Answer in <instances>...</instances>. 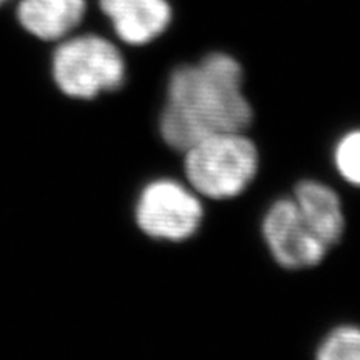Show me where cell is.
<instances>
[{
    "mask_svg": "<svg viewBox=\"0 0 360 360\" xmlns=\"http://www.w3.org/2000/svg\"><path fill=\"white\" fill-rule=\"evenodd\" d=\"M244 72L232 56L212 52L170 74L160 114V135L175 150H187L207 135L244 132L252 107L242 90Z\"/></svg>",
    "mask_w": 360,
    "mask_h": 360,
    "instance_id": "1",
    "label": "cell"
},
{
    "mask_svg": "<svg viewBox=\"0 0 360 360\" xmlns=\"http://www.w3.org/2000/svg\"><path fill=\"white\" fill-rule=\"evenodd\" d=\"M184 154L188 186L207 199L238 197L254 182L259 170L257 147L240 130L207 135Z\"/></svg>",
    "mask_w": 360,
    "mask_h": 360,
    "instance_id": "2",
    "label": "cell"
},
{
    "mask_svg": "<svg viewBox=\"0 0 360 360\" xmlns=\"http://www.w3.org/2000/svg\"><path fill=\"white\" fill-rule=\"evenodd\" d=\"M51 70L58 90L79 101L119 90L127 77V64L120 49L96 32H74L57 42Z\"/></svg>",
    "mask_w": 360,
    "mask_h": 360,
    "instance_id": "3",
    "label": "cell"
},
{
    "mask_svg": "<svg viewBox=\"0 0 360 360\" xmlns=\"http://www.w3.org/2000/svg\"><path fill=\"white\" fill-rule=\"evenodd\" d=\"M204 219L199 193L174 179L148 182L135 204V222L146 236L167 242L193 237Z\"/></svg>",
    "mask_w": 360,
    "mask_h": 360,
    "instance_id": "4",
    "label": "cell"
},
{
    "mask_svg": "<svg viewBox=\"0 0 360 360\" xmlns=\"http://www.w3.org/2000/svg\"><path fill=\"white\" fill-rule=\"evenodd\" d=\"M262 236L274 260L290 270L315 267L328 250L305 222L292 197H282L269 207L262 220Z\"/></svg>",
    "mask_w": 360,
    "mask_h": 360,
    "instance_id": "5",
    "label": "cell"
},
{
    "mask_svg": "<svg viewBox=\"0 0 360 360\" xmlns=\"http://www.w3.org/2000/svg\"><path fill=\"white\" fill-rule=\"evenodd\" d=\"M120 42L142 47L159 39L172 22L169 0H96Z\"/></svg>",
    "mask_w": 360,
    "mask_h": 360,
    "instance_id": "6",
    "label": "cell"
},
{
    "mask_svg": "<svg viewBox=\"0 0 360 360\" xmlns=\"http://www.w3.org/2000/svg\"><path fill=\"white\" fill-rule=\"evenodd\" d=\"M90 0H13L12 15L22 32L45 44H57L82 25Z\"/></svg>",
    "mask_w": 360,
    "mask_h": 360,
    "instance_id": "7",
    "label": "cell"
},
{
    "mask_svg": "<svg viewBox=\"0 0 360 360\" xmlns=\"http://www.w3.org/2000/svg\"><path fill=\"white\" fill-rule=\"evenodd\" d=\"M292 199L323 244L332 247L340 240L345 231V217L340 197L334 188L319 180H302L295 186Z\"/></svg>",
    "mask_w": 360,
    "mask_h": 360,
    "instance_id": "8",
    "label": "cell"
},
{
    "mask_svg": "<svg viewBox=\"0 0 360 360\" xmlns=\"http://www.w3.org/2000/svg\"><path fill=\"white\" fill-rule=\"evenodd\" d=\"M317 360H360V327L340 326L328 332L319 345Z\"/></svg>",
    "mask_w": 360,
    "mask_h": 360,
    "instance_id": "9",
    "label": "cell"
},
{
    "mask_svg": "<svg viewBox=\"0 0 360 360\" xmlns=\"http://www.w3.org/2000/svg\"><path fill=\"white\" fill-rule=\"evenodd\" d=\"M334 164L345 182L360 187V129L342 135L334 148Z\"/></svg>",
    "mask_w": 360,
    "mask_h": 360,
    "instance_id": "10",
    "label": "cell"
},
{
    "mask_svg": "<svg viewBox=\"0 0 360 360\" xmlns=\"http://www.w3.org/2000/svg\"><path fill=\"white\" fill-rule=\"evenodd\" d=\"M13 0H0V11H6V8H8L12 6Z\"/></svg>",
    "mask_w": 360,
    "mask_h": 360,
    "instance_id": "11",
    "label": "cell"
}]
</instances>
